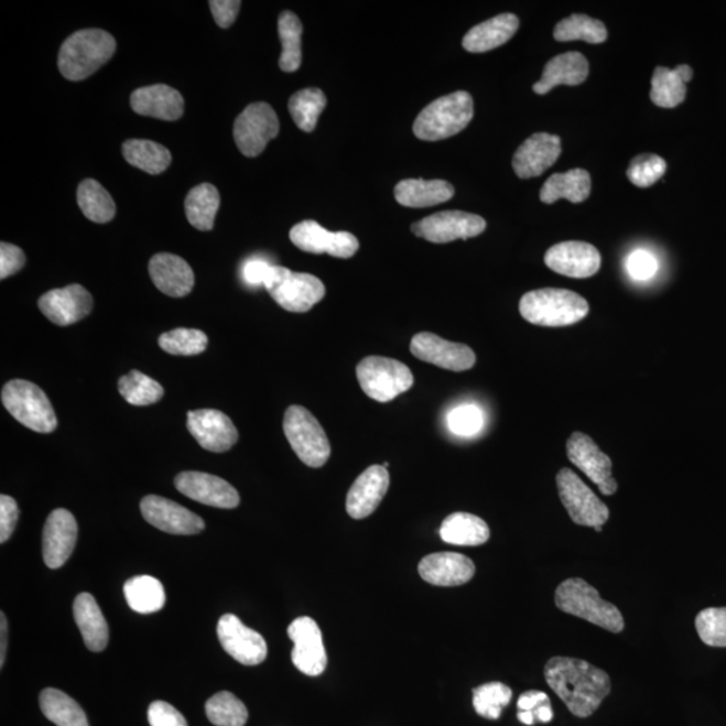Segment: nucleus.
Instances as JSON below:
<instances>
[{"instance_id": "f257e3e1", "label": "nucleus", "mask_w": 726, "mask_h": 726, "mask_svg": "<svg viewBox=\"0 0 726 726\" xmlns=\"http://www.w3.org/2000/svg\"><path fill=\"white\" fill-rule=\"evenodd\" d=\"M545 680L572 715L579 718L594 715L613 689L606 671L570 657H554L548 661Z\"/></svg>"}, {"instance_id": "f03ea898", "label": "nucleus", "mask_w": 726, "mask_h": 726, "mask_svg": "<svg viewBox=\"0 0 726 726\" xmlns=\"http://www.w3.org/2000/svg\"><path fill=\"white\" fill-rule=\"evenodd\" d=\"M113 36L100 29H85L72 34L59 48L58 68L66 80L82 82L112 58Z\"/></svg>"}, {"instance_id": "7ed1b4c3", "label": "nucleus", "mask_w": 726, "mask_h": 726, "mask_svg": "<svg viewBox=\"0 0 726 726\" xmlns=\"http://www.w3.org/2000/svg\"><path fill=\"white\" fill-rule=\"evenodd\" d=\"M520 313L535 326L564 327L583 321L589 313V304L576 292L542 289L522 296Z\"/></svg>"}, {"instance_id": "20e7f679", "label": "nucleus", "mask_w": 726, "mask_h": 726, "mask_svg": "<svg viewBox=\"0 0 726 726\" xmlns=\"http://www.w3.org/2000/svg\"><path fill=\"white\" fill-rule=\"evenodd\" d=\"M554 600L561 611L577 616L604 630L614 633L625 630V619L619 608L603 600L599 592L583 578H567L561 583Z\"/></svg>"}, {"instance_id": "39448f33", "label": "nucleus", "mask_w": 726, "mask_h": 726, "mask_svg": "<svg viewBox=\"0 0 726 726\" xmlns=\"http://www.w3.org/2000/svg\"><path fill=\"white\" fill-rule=\"evenodd\" d=\"M473 118V96L457 90L426 106L414 121L413 132L421 140L437 142L465 130Z\"/></svg>"}, {"instance_id": "423d86ee", "label": "nucleus", "mask_w": 726, "mask_h": 726, "mask_svg": "<svg viewBox=\"0 0 726 726\" xmlns=\"http://www.w3.org/2000/svg\"><path fill=\"white\" fill-rule=\"evenodd\" d=\"M2 401L12 418L29 430L51 433L57 429L56 412L44 390L35 383L12 380L3 387Z\"/></svg>"}, {"instance_id": "0eeeda50", "label": "nucleus", "mask_w": 726, "mask_h": 726, "mask_svg": "<svg viewBox=\"0 0 726 726\" xmlns=\"http://www.w3.org/2000/svg\"><path fill=\"white\" fill-rule=\"evenodd\" d=\"M286 441L304 465L313 468L325 466L332 455L328 437L314 414L301 405H292L284 414Z\"/></svg>"}, {"instance_id": "6e6552de", "label": "nucleus", "mask_w": 726, "mask_h": 726, "mask_svg": "<svg viewBox=\"0 0 726 726\" xmlns=\"http://www.w3.org/2000/svg\"><path fill=\"white\" fill-rule=\"evenodd\" d=\"M266 289L290 313H307L326 295L325 284L314 274L292 272L280 266L272 267Z\"/></svg>"}, {"instance_id": "1a4fd4ad", "label": "nucleus", "mask_w": 726, "mask_h": 726, "mask_svg": "<svg viewBox=\"0 0 726 726\" xmlns=\"http://www.w3.org/2000/svg\"><path fill=\"white\" fill-rule=\"evenodd\" d=\"M359 386L378 402H389L413 387L411 369L398 359L368 357L357 366Z\"/></svg>"}, {"instance_id": "9d476101", "label": "nucleus", "mask_w": 726, "mask_h": 726, "mask_svg": "<svg viewBox=\"0 0 726 726\" xmlns=\"http://www.w3.org/2000/svg\"><path fill=\"white\" fill-rule=\"evenodd\" d=\"M557 488L572 521L579 527H603L608 521L609 510L596 494L578 478L570 468H563L557 474Z\"/></svg>"}, {"instance_id": "9b49d317", "label": "nucleus", "mask_w": 726, "mask_h": 726, "mask_svg": "<svg viewBox=\"0 0 726 726\" xmlns=\"http://www.w3.org/2000/svg\"><path fill=\"white\" fill-rule=\"evenodd\" d=\"M280 130L277 112L270 104H250L235 121L234 137L242 155L256 158Z\"/></svg>"}, {"instance_id": "f8f14e48", "label": "nucleus", "mask_w": 726, "mask_h": 726, "mask_svg": "<svg viewBox=\"0 0 726 726\" xmlns=\"http://www.w3.org/2000/svg\"><path fill=\"white\" fill-rule=\"evenodd\" d=\"M485 230V218L460 210L436 213L412 225L414 236L433 243L473 239Z\"/></svg>"}, {"instance_id": "ddd939ff", "label": "nucleus", "mask_w": 726, "mask_h": 726, "mask_svg": "<svg viewBox=\"0 0 726 726\" xmlns=\"http://www.w3.org/2000/svg\"><path fill=\"white\" fill-rule=\"evenodd\" d=\"M290 239L303 252L326 253L338 259H350L359 249V241L349 231H329L313 219L295 225Z\"/></svg>"}, {"instance_id": "4468645a", "label": "nucleus", "mask_w": 726, "mask_h": 726, "mask_svg": "<svg viewBox=\"0 0 726 726\" xmlns=\"http://www.w3.org/2000/svg\"><path fill=\"white\" fill-rule=\"evenodd\" d=\"M570 460L599 487L603 496H614L618 481L613 477V460L585 433L575 432L566 444Z\"/></svg>"}, {"instance_id": "2eb2a0df", "label": "nucleus", "mask_w": 726, "mask_h": 726, "mask_svg": "<svg viewBox=\"0 0 726 726\" xmlns=\"http://www.w3.org/2000/svg\"><path fill=\"white\" fill-rule=\"evenodd\" d=\"M217 636L223 649L246 667H256L267 659L266 639L243 625L236 615L227 614L219 619Z\"/></svg>"}, {"instance_id": "dca6fc26", "label": "nucleus", "mask_w": 726, "mask_h": 726, "mask_svg": "<svg viewBox=\"0 0 726 726\" xmlns=\"http://www.w3.org/2000/svg\"><path fill=\"white\" fill-rule=\"evenodd\" d=\"M289 637L294 642L292 662L303 674L318 676L327 668V654L322 631L314 619L302 616L292 621Z\"/></svg>"}, {"instance_id": "f3484780", "label": "nucleus", "mask_w": 726, "mask_h": 726, "mask_svg": "<svg viewBox=\"0 0 726 726\" xmlns=\"http://www.w3.org/2000/svg\"><path fill=\"white\" fill-rule=\"evenodd\" d=\"M140 510L145 521L169 534L194 535L205 529L203 518L167 498L145 497Z\"/></svg>"}, {"instance_id": "a211bd4d", "label": "nucleus", "mask_w": 726, "mask_h": 726, "mask_svg": "<svg viewBox=\"0 0 726 726\" xmlns=\"http://www.w3.org/2000/svg\"><path fill=\"white\" fill-rule=\"evenodd\" d=\"M187 430L201 447L210 453H227L239 441V432L227 414L216 409L187 413Z\"/></svg>"}, {"instance_id": "6ab92c4d", "label": "nucleus", "mask_w": 726, "mask_h": 726, "mask_svg": "<svg viewBox=\"0 0 726 726\" xmlns=\"http://www.w3.org/2000/svg\"><path fill=\"white\" fill-rule=\"evenodd\" d=\"M414 357L426 364L451 371H466L474 368L477 357L473 349L462 344L445 340L432 333L414 335L411 342Z\"/></svg>"}, {"instance_id": "aec40b11", "label": "nucleus", "mask_w": 726, "mask_h": 726, "mask_svg": "<svg viewBox=\"0 0 726 726\" xmlns=\"http://www.w3.org/2000/svg\"><path fill=\"white\" fill-rule=\"evenodd\" d=\"M175 487L183 496L213 508L235 509L240 503L236 488L215 475L198 472L181 473L175 478Z\"/></svg>"}, {"instance_id": "412c9836", "label": "nucleus", "mask_w": 726, "mask_h": 726, "mask_svg": "<svg viewBox=\"0 0 726 726\" xmlns=\"http://www.w3.org/2000/svg\"><path fill=\"white\" fill-rule=\"evenodd\" d=\"M545 264L564 277L587 279L599 272L602 254L588 242L565 241L548 250Z\"/></svg>"}, {"instance_id": "4be33fe9", "label": "nucleus", "mask_w": 726, "mask_h": 726, "mask_svg": "<svg viewBox=\"0 0 726 726\" xmlns=\"http://www.w3.org/2000/svg\"><path fill=\"white\" fill-rule=\"evenodd\" d=\"M41 313L57 326H69L87 318L94 307V299L80 284L52 290L39 301Z\"/></svg>"}, {"instance_id": "5701e85b", "label": "nucleus", "mask_w": 726, "mask_h": 726, "mask_svg": "<svg viewBox=\"0 0 726 726\" xmlns=\"http://www.w3.org/2000/svg\"><path fill=\"white\" fill-rule=\"evenodd\" d=\"M78 535L76 518L65 509H57L47 517L42 534V554L51 570H58L75 551Z\"/></svg>"}, {"instance_id": "b1692460", "label": "nucleus", "mask_w": 726, "mask_h": 726, "mask_svg": "<svg viewBox=\"0 0 726 726\" xmlns=\"http://www.w3.org/2000/svg\"><path fill=\"white\" fill-rule=\"evenodd\" d=\"M561 155V139L551 133H534L520 145L512 158V169L518 178H535L557 162Z\"/></svg>"}, {"instance_id": "393cba45", "label": "nucleus", "mask_w": 726, "mask_h": 726, "mask_svg": "<svg viewBox=\"0 0 726 726\" xmlns=\"http://www.w3.org/2000/svg\"><path fill=\"white\" fill-rule=\"evenodd\" d=\"M390 484L388 469L383 466H371L359 475L347 494L346 510L354 520L373 514L387 496Z\"/></svg>"}, {"instance_id": "a878e982", "label": "nucleus", "mask_w": 726, "mask_h": 726, "mask_svg": "<svg viewBox=\"0 0 726 726\" xmlns=\"http://www.w3.org/2000/svg\"><path fill=\"white\" fill-rule=\"evenodd\" d=\"M419 573L437 587H459L474 577L475 564L459 553H435L420 561Z\"/></svg>"}, {"instance_id": "bb28decb", "label": "nucleus", "mask_w": 726, "mask_h": 726, "mask_svg": "<svg viewBox=\"0 0 726 726\" xmlns=\"http://www.w3.org/2000/svg\"><path fill=\"white\" fill-rule=\"evenodd\" d=\"M131 107L138 115L174 121L182 118L185 100L178 90L169 85L156 84L133 91Z\"/></svg>"}, {"instance_id": "cd10ccee", "label": "nucleus", "mask_w": 726, "mask_h": 726, "mask_svg": "<svg viewBox=\"0 0 726 726\" xmlns=\"http://www.w3.org/2000/svg\"><path fill=\"white\" fill-rule=\"evenodd\" d=\"M149 272L156 289L171 297L186 296L193 290L194 272L180 256L155 254L150 260Z\"/></svg>"}, {"instance_id": "c85d7f7f", "label": "nucleus", "mask_w": 726, "mask_h": 726, "mask_svg": "<svg viewBox=\"0 0 726 726\" xmlns=\"http://www.w3.org/2000/svg\"><path fill=\"white\" fill-rule=\"evenodd\" d=\"M589 75L588 59L578 52H570L560 54V56L552 58L545 65L544 72L540 82L534 84V91L539 95H546L559 85H575L583 84L587 80Z\"/></svg>"}, {"instance_id": "c756f323", "label": "nucleus", "mask_w": 726, "mask_h": 726, "mask_svg": "<svg viewBox=\"0 0 726 726\" xmlns=\"http://www.w3.org/2000/svg\"><path fill=\"white\" fill-rule=\"evenodd\" d=\"M520 28L514 14H500L469 30L463 47L469 53H486L509 42Z\"/></svg>"}, {"instance_id": "7c9ffc66", "label": "nucleus", "mask_w": 726, "mask_h": 726, "mask_svg": "<svg viewBox=\"0 0 726 726\" xmlns=\"http://www.w3.org/2000/svg\"><path fill=\"white\" fill-rule=\"evenodd\" d=\"M73 616L80 628L85 646L94 652L106 650L109 639L108 625L95 597L90 594L78 595L73 603Z\"/></svg>"}, {"instance_id": "2f4dec72", "label": "nucleus", "mask_w": 726, "mask_h": 726, "mask_svg": "<svg viewBox=\"0 0 726 726\" xmlns=\"http://www.w3.org/2000/svg\"><path fill=\"white\" fill-rule=\"evenodd\" d=\"M455 195V188L447 181L405 180L394 187L398 203L407 207H431L447 203Z\"/></svg>"}, {"instance_id": "473e14b6", "label": "nucleus", "mask_w": 726, "mask_h": 726, "mask_svg": "<svg viewBox=\"0 0 726 726\" xmlns=\"http://www.w3.org/2000/svg\"><path fill=\"white\" fill-rule=\"evenodd\" d=\"M590 175L583 169H573L564 174H553L540 192L542 203L551 205L565 198L573 204L584 203L590 195Z\"/></svg>"}, {"instance_id": "72a5a7b5", "label": "nucleus", "mask_w": 726, "mask_h": 726, "mask_svg": "<svg viewBox=\"0 0 726 726\" xmlns=\"http://www.w3.org/2000/svg\"><path fill=\"white\" fill-rule=\"evenodd\" d=\"M442 540L451 545L479 546L490 539V529L481 518L468 512H454L448 516L438 530Z\"/></svg>"}, {"instance_id": "f704fd0d", "label": "nucleus", "mask_w": 726, "mask_h": 726, "mask_svg": "<svg viewBox=\"0 0 726 726\" xmlns=\"http://www.w3.org/2000/svg\"><path fill=\"white\" fill-rule=\"evenodd\" d=\"M128 606L138 614L161 611L166 604V592L160 579L151 576H137L124 584Z\"/></svg>"}, {"instance_id": "c9c22d12", "label": "nucleus", "mask_w": 726, "mask_h": 726, "mask_svg": "<svg viewBox=\"0 0 726 726\" xmlns=\"http://www.w3.org/2000/svg\"><path fill=\"white\" fill-rule=\"evenodd\" d=\"M219 204H221V198H219L216 186L210 185V183H203V185L195 186L187 194L185 201L188 223L195 229L203 231L212 230L215 227Z\"/></svg>"}, {"instance_id": "e433bc0d", "label": "nucleus", "mask_w": 726, "mask_h": 726, "mask_svg": "<svg viewBox=\"0 0 726 726\" xmlns=\"http://www.w3.org/2000/svg\"><path fill=\"white\" fill-rule=\"evenodd\" d=\"M41 711L57 726H89L83 707L68 694L47 687L40 695Z\"/></svg>"}, {"instance_id": "4c0bfd02", "label": "nucleus", "mask_w": 726, "mask_h": 726, "mask_svg": "<svg viewBox=\"0 0 726 726\" xmlns=\"http://www.w3.org/2000/svg\"><path fill=\"white\" fill-rule=\"evenodd\" d=\"M126 161L133 167L156 175L166 171L171 163L170 151L151 140L131 139L123 144Z\"/></svg>"}, {"instance_id": "58836bf2", "label": "nucleus", "mask_w": 726, "mask_h": 726, "mask_svg": "<svg viewBox=\"0 0 726 726\" xmlns=\"http://www.w3.org/2000/svg\"><path fill=\"white\" fill-rule=\"evenodd\" d=\"M77 203L84 216L91 223L107 224L116 215L115 201L106 188L95 180H85L77 191Z\"/></svg>"}, {"instance_id": "ea45409f", "label": "nucleus", "mask_w": 726, "mask_h": 726, "mask_svg": "<svg viewBox=\"0 0 726 726\" xmlns=\"http://www.w3.org/2000/svg\"><path fill=\"white\" fill-rule=\"evenodd\" d=\"M278 29L283 46L279 59L280 69L285 73L296 72L302 65L303 24L294 12L284 11L279 17Z\"/></svg>"}, {"instance_id": "a19ab883", "label": "nucleus", "mask_w": 726, "mask_h": 726, "mask_svg": "<svg viewBox=\"0 0 726 726\" xmlns=\"http://www.w3.org/2000/svg\"><path fill=\"white\" fill-rule=\"evenodd\" d=\"M607 36L606 24L584 14L567 17L554 28V40L559 42L585 41L588 44H603Z\"/></svg>"}, {"instance_id": "79ce46f5", "label": "nucleus", "mask_w": 726, "mask_h": 726, "mask_svg": "<svg viewBox=\"0 0 726 726\" xmlns=\"http://www.w3.org/2000/svg\"><path fill=\"white\" fill-rule=\"evenodd\" d=\"M327 106L325 94L318 88H307L296 91L289 102L290 113L297 128L304 132H313L318 124L323 109Z\"/></svg>"}, {"instance_id": "37998d69", "label": "nucleus", "mask_w": 726, "mask_h": 726, "mask_svg": "<svg viewBox=\"0 0 726 726\" xmlns=\"http://www.w3.org/2000/svg\"><path fill=\"white\" fill-rule=\"evenodd\" d=\"M686 83L676 69L658 66L651 80V100L661 108H675L686 99Z\"/></svg>"}, {"instance_id": "c03bdc74", "label": "nucleus", "mask_w": 726, "mask_h": 726, "mask_svg": "<svg viewBox=\"0 0 726 726\" xmlns=\"http://www.w3.org/2000/svg\"><path fill=\"white\" fill-rule=\"evenodd\" d=\"M119 392L128 404L148 407L163 398L164 389L151 377L132 370L131 373L120 378Z\"/></svg>"}, {"instance_id": "a18cd8bd", "label": "nucleus", "mask_w": 726, "mask_h": 726, "mask_svg": "<svg viewBox=\"0 0 726 726\" xmlns=\"http://www.w3.org/2000/svg\"><path fill=\"white\" fill-rule=\"evenodd\" d=\"M206 716L216 726H243L248 722V711L235 694L221 692L206 703Z\"/></svg>"}, {"instance_id": "49530a36", "label": "nucleus", "mask_w": 726, "mask_h": 726, "mask_svg": "<svg viewBox=\"0 0 726 726\" xmlns=\"http://www.w3.org/2000/svg\"><path fill=\"white\" fill-rule=\"evenodd\" d=\"M473 694L475 712L488 719H498L512 698L511 689L502 682L485 683L474 689Z\"/></svg>"}, {"instance_id": "de8ad7c7", "label": "nucleus", "mask_w": 726, "mask_h": 726, "mask_svg": "<svg viewBox=\"0 0 726 726\" xmlns=\"http://www.w3.org/2000/svg\"><path fill=\"white\" fill-rule=\"evenodd\" d=\"M207 342V335L195 328H175L160 337L161 349L173 356H197L206 350Z\"/></svg>"}, {"instance_id": "09e8293b", "label": "nucleus", "mask_w": 726, "mask_h": 726, "mask_svg": "<svg viewBox=\"0 0 726 726\" xmlns=\"http://www.w3.org/2000/svg\"><path fill=\"white\" fill-rule=\"evenodd\" d=\"M668 171V163L655 154H642L633 158L627 169L628 180L640 188H647L662 178Z\"/></svg>"}, {"instance_id": "8fccbe9b", "label": "nucleus", "mask_w": 726, "mask_h": 726, "mask_svg": "<svg viewBox=\"0 0 726 726\" xmlns=\"http://www.w3.org/2000/svg\"><path fill=\"white\" fill-rule=\"evenodd\" d=\"M701 640L711 647H726V608H706L695 618Z\"/></svg>"}, {"instance_id": "3c124183", "label": "nucleus", "mask_w": 726, "mask_h": 726, "mask_svg": "<svg viewBox=\"0 0 726 726\" xmlns=\"http://www.w3.org/2000/svg\"><path fill=\"white\" fill-rule=\"evenodd\" d=\"M447 424L449 431L456 436H475L484 429V412L474 404L456 407L449 412Z\"/></svg>"}, {"instance_id": "603ef678", "label": "nucleus", "mask_w": 726, "mask_h": 726, "mask_svg": "<svg viewBox=\"0 0 726 726\" xmlns=\"http://www.w3.org/2000/svg\"><path fill=\"white\" fill-rule=\"evenodd\" d=\"M659 262L654 254L647 252L644 249H637L628 256L626 260V270L633 280L646 282L655 277Z\"/></svg>"}, {"instance_id": "864d4df0", "label": "nucleus", "mask_w": 726, "mask_h": 726, "mask_svg": "<svg viewBox=\"0 0 726 726\" xmlns=\"http://www.w3.org/2000/svg\"><path fill=\"white\" fill-rule=\"evenodd\" d=\"M149 723L151 726H188L182 713L164 701H155L150 705Z\"/></svg>"}, {"instance_id": "5fc2aeb1", "label": "nucleus", "mask_w": 726, "mask_h": 726, "mask_svg": "<svg viewBox=\"0 0 726 726\" xmlns=\"http://www.w3.org/2000/svg\"><path fill=\"white\" fill-rule=\"evenodd\" d=\"M24 262H26V256L21 248L9 242L0 243V279H8L21 271Z\"/></svg>"}, {"instance_id": "6e6d98bb", "label": "nucleus", "mask_w": 726, "mask_h": 726, "mask_svg": "<svg viewBox=\"0 0 726 726\" xmlns=\"http://www.w3.org/2000/svg\"><path fill=\"white\" fill-rule=\"evenodd\" d=\"M18 517H20V509H18L15 499L3 494L0 497V542L2 544L9 541L14 533Z\"/></svg>"}, {"instance_id": "4d7b16f0", "label": "nucleus", "mask_w": 726, "mask_h": 726, "mask_svg": "<svg viewBox=\"0 0 726 726\" xmlns=\"http://www.w3.org/2000/svg\"><path fill=\"white\" fill-rule=\"evenodd\" d=\"M272 264L270 262L252 258L243 262L242 280L250 286H266L268 279L271 277Z\"/></svg>"}, {"instance_id": "13d9d810", "label": "nucleus", "mask_w": 726, "mask_h": 726, "mask_svg": "<svg viewBox=\"0 0 726 726\" xmlns=\"http://www.w3.org/2000/svg\"><path fill=\"white\" fill-rule=\"evenodd\" d=\"M209 6L218 26L223 29H228L235 23L241 9L240 0H212Z\"/></svg>"}, {"instance_id": "bf43d9fd", "label": "nucleus", "mask_w": 726, "mask_h": 726, "mask_svg": "<svg viewBox=\"0 0 726 726\" xmlns=\"http://www.w3.org/2000/svg\"><path fill=\"white\" fill-rule=\"evenodd\" d=\"M548 703H551V701H549V697L544 692L529 691L521 695L520 700H518L517 706L518 711L534 712L537 707Z\"/></svg>"}, {"instance_id": "052dcab7", "label": "nucleus", "mask_w": 726, "mask_h": 726, "mask_svg": "<svg viewBox=\"0 0 726 726\" xmlns=\"http://www.w3.org/2000/svg\"><path fill=\"white\" fill-rule=\"evenodd\" d=\"M8 619L4 613L0 614V668L4 667L6 652H8Z\"/></svg>"}, {"instance_id": "680f3d73", "label": "nucleus", "mask_w": 726, "mask_h": 726, "mask_svg": "<svg viewBox=\"0 0 726 726\" xmlns=\"http://www.w3.org/2000/svg\"><path fill=\"white\" fill-rule=\"evenodd\" d=\"M533 713H534L535 722L546 724V723H551L553 719V711L551 703L540 705L539 707H537V709Z\"/></svg>"}, {"instance_id": "e2e57ef3", "label": "nucleus", "mask_w": 726, "mask_h": 726, "mask_svg": "<svg viewBox=\"0 0 726 726\" xmlns=\"http://www.w3.org/2000/svg\"><path fill=\"white\" fill-rule=\"evenodd\" d=\"M676 72H679V75L681 76L682 80L685 82L686 84L692 80L693 78V69L689 65H680L676 66Z\"/></svg>"}, {"instance_id": "0e129e2a", "label": "nucleus", "mask_w": 726, "mask_h": 726, "mask_svg": "<svg viewBox=\"0 0 726 726\" xmlns=\"http://www.w3.org/2000/svg\"><path fill=\"white\" fill-rule=\"evenodd\" d=\"M518 719L524 725H534L535 717L533 712L520 711L518 712Z\"/></svg>"}, {"instance_id": "69168bd1", "label": "nucleus", "mask_w": 726, "mask_h": 726, "mask_svg": "<svg viewBox=\"0 0 726 726\" xmlns=\"http://www.w3.org/2000/svg\"><path fill=\"white\" fill-rule=\"evenodd\" d=\"M594 529L596 530V532H603V527H596Z\"/></svg>"}]
</instances>
